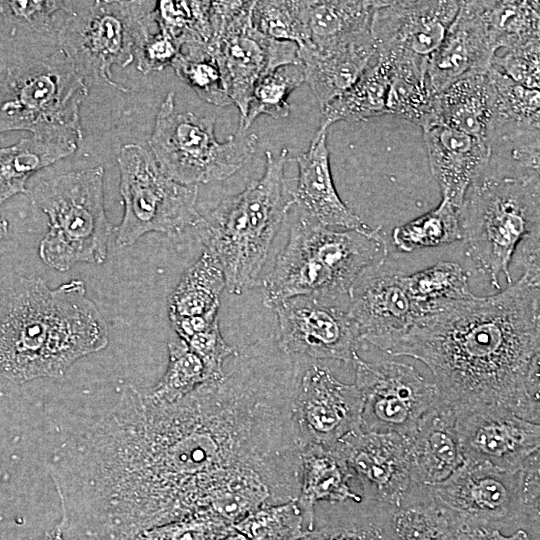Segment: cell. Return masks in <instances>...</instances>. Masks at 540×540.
I'll return each mask as SVG.
<instances>
[{
	"mask_svg": "<svg viewBox=\"0 0 540 540\" xmlns=\"http://www.w3.org/2000/svg\"><path fill=\"white\" fill-rule=\"evenodd\" d=\"M292 453L287 409L239 366L172 404L123 388L101 419L48 463L64 531L80 540H134L206 512L231 485L276 483Z\"/></svg>",
	"mask_w": 540,
	"mask_h": 540,
	"instance_id": "6da1fadb",
	"label": "cell"
},
{
	"mask_svg": "<svg viewBox=\"0 0 540 540\" xmlns=\"http://www.w3.org/2000/svg\"><path fill=\"white\" fill-rule=\"evenodd\" d=\"M386 353L423 362L455 412L500 406L540 423V268L420 315Z\"/></svg>",
	"mask_w": 540,
	"mask_h": 540,
	"instance_id": "7a4b0ae2",
	"label": "cell"
},
{
	"mask_svg": "<svg viewBox=\"0 0 540 540\" xmlns=\"http://www.w3.org/2000/svg\"><path fill=\"white\" fill-rule=\"evenodd\" d=\"M108 342L106 322L82 280L50 288L38 276L2 279L0 376L20 384L60 378Z\"/></svg>",
	"mask_w": 540,
	"mask_h": 540,
	"instance_id": "3957f363",
	"label": "cell"
},
{
	"mask_svg": "<svg viewBox=\"0 0 540 540\" xmlns=\"http://www.w3.org/2000/svg\"><path fill=\"white\" fill-rule=\"evenodd\" d=\"M288 154L287 148L278 155L266 151L263 175L200 215L192 227L221 265L231 294L260 283L272 242L294 206L293 182L284 173Z\"/></svg>",
	"mask_w": 540,
	"mask_h": 540,
	"instance_id": "277c9868",
	"label": "cell"
},
{
	"mask_svg": "<svg viewBox=\"0 0 540 540\" xmlns=\"http://www.w3.org/2000/svg\"><path fill=\"white\" fill-rule=\"evenodd\" d=\"M388 246L380 229L333 230L299 213L288 240L263 284V304L302 295L349 299L366 270L387 261Z\"/></svg>",
	"mask_w": 540,
	"mask_h": 540,
	"instance_id": "5b68a950",
	"label": "cell"
},
{
	"mask_svg": "<svg viewBox=\"0 0 540 540\" xmlns=\"http://www.w3.org/2000/svg\"><path fill=\"white\" fill-rule=\"evenodd\" d=\"M460 223L466 255L478 273L497 290L502 274L512 283L510 264L517 247L539 235V173L484 169L465 194Z\"/></svg>",
	"mask_w": 540,
	"mask_h": 540,
	"instance_id": "8992f818",
	"label": "cell"
},
{
	"mask_svg": "<svg viewBox=\"0 0 540 540\" xmlns=\"http://www.w3.org/2000/svg\"><path fill=\"white\" fill-rule=\"evenodd\" d=\"M32 198L48 217V230L38 247L44 264L65 272L78 263L105 262L115 228L105 211L102 166L44 180L35 186Z\"/></svg>",
	"mask_w": 540,
	"mask_h": 540,
	"instance_id": "52a82bcc",
	"label": "cell"
},
{
	"mask_svg": "<svg viewBox=\"0 0 540 540\" xmlns=\"http://www.w3.org/2000/svg\"><path fill=\"white\" fill-rule=\"evenodd\" d=\"M88 85L61 51L9 69L0 82V133L78 144L83 138L80 109Z\"/></svg>",
	"mask_w": 540,
	"mask_h": 540,
	"instance_id": "ba28073f",
	"label": "cell"
},
{
	"mask_svg": "<svg viewBox=\"0 0 540 540\" xmlns=\"http://www.w3.org/2000/svg\"><path fill=\"white\" fill-rule=\"evenodd\" d=\"M154 5L155 1H64L55 20L58 49L85 81H103L126 93L111 70L134 61L138 41L156 26Z\"/></svg>",
	"mask_w": 540,
	"mask_h": 540,
	"instance_id": "9c48e42d",
	"label": "cell"
},
{
	"mask_svg": "<svg viewBox=\"0 0 540 540\" xmlns=\"http://www.w3.org/2000/svg\"><path fill=\"white\" fill-rule=\"evenodd\" d=\"M258 141L257 134L240 130L219 141L215 117L178 112L169 92L159 106L149 150L169 178L197 186L234 175L254 156Z\"/></svg>",
	"mask_w": 540,
	"mask_h": 540,
	"instance_id": "30bf717a",
	"label": "cell"
},
{
	"mask_svg": "<svg viewBox=\"0 0 540 540\" xmlns=\"http://www.w3.org/2000/svg\"><path fill=\"white\" fill-rule=\"evenodd\" d=\"M431 488L462 523L524 529L539 536L540 454L516 470L463 461Z\"/></svg>",
	"mask_w": 540,
	"mask_h": 540,
	"instance_id": "8fae6325",
	"label": "cell"
},
{
	"mask_svg": "<svg viewBox=\"0 0 540 540\" xmlns=\"http://www.w3.org/2000/svg\"><path fill=\"white\" fill-rule=\"evenodd\" d=\"M117 162L124 204L122 220L115 228L118 247L132 246L151 232L172 235L194 226L200 217L198 186L169 178L150 150L139 144L123 145Z\"/></svg>",
	"mask_w": 540,
	"mask_h": 540,
	"instance_id": "7c38bea8",
	"label": "cell"
},
{
	"mask_svg": "<svg viewBox=\"0 0 540 540\" xmlns=\"http://www.w3.org/2000/svg\"><path fill=\"white\" fill-rule=\"evenodd\" d=\"M253 1H212L213 53L227 93L244 121L256 83L276 68L300 63L296 43L259 32L252 24ZM239 124V125H240Z\"/></svg>",
	"mask_w": 540,
	"mask_h": 540,
	"instance_id": "4fadbf2b",
	"label": "cell"
},
{
	"mask_svg": "<svg viewBox=\"0 0 540 540\" xmlns=\"http://www.w3.org/2000/svg\"><path fill=\"white\" fill-rule=\"evenodd\" d=\"M461 1H381L371 22L376 60L390 74H427L428 64L453 23Z\"/></svg>",
	"mask_w": 540,
	"mask_h": 540,
	"instance_id": "5bb4252c",
	"label": "cell"
},
{
	"mask_svg": "<svg viewBox=\"0 0 540 540\" xmlns=\"http://www.w3.org/2000/svg\"><path fill=\"white\" fill-rule=\"evenodd\" d=\"M361 399L360 430L407 436L438 400L436 385L412 365L395 360L351 363Z\"/></svg>",
	"mask_w": 540,
	"mask_h": 540,
	"instance_id": "9a60e30c",
	"label": "cell"
},
{
	"mask_svg": "<svg viewBox=\"0 0 540 540\" xmlns=\"http://www.w3.org/2000/svg\"><path fill=\"white\" fill-rule=\"evenodd\" d=\"M273 309L278 322L276 346L290 357L352 363L364 342L349 312V299L302 295Z\"/></svg>",
	"mask_w": 540,
	"mask_h": 540,
	"instance_id": "2e32d148",
	"label": "cell"
},
{
	"mask_svg": "<svg viewBox=\"0 0 540 540\" xmlns=\"http://www.w3.org/2000/svg\"><path fill=\"white\" fill-rule=\"evenodd\" d=\"M357 386L338 380L319 360L298 358L291 413L300 446L332 445L360 430Z\"/></svg>",
	"mask_w": 540,
	"mask_h": 540,
	"instance_id": "e0dca14e",
	"label": "cell"
},
{
	"mask_svg": "<svg viewBox=\"0 0 540 540\" xmlns=\"http://www.w3.org/2000/svg\"><path fill=\"white\" fill-rule=\"evenodd\" d=\"M463 461L522 468L540 454V424L500 406L455 412Z\"/></svg>",
	"mask_w": 540,
	"mask_h": 540,
	"instance_id": "ac0fdd59",
	"label": "cell"
},
{
	"mask_svg": "<svg viewBox=\"0 0 540 540\" xmlns=\"http://www.w3.org/2000/svg\"><path fill=\"white\" fill-rule=\"evenodd\" d=\"M352 474V488L368 501L396 507L417 485L411 476L406 436L352 432L336 442Z\"/></svg>",
	"mask_w": 540,
	"mask_h": 540,
	"instance_id": "d6986e66",
	"label": "cell"
},
{
	"mask_svg": "<svg viewBox=\"0 0 540 540\" xmlns=\"http://www.w3.org/2000/svg\"><path fill=\"white\" fill-rule=\"evenodd\" d=\"M403 275L384 262L362 273L349 294V312L362 340L384 352L420 316Z\"/></svg>",
	"mask_w": 540,
	"mask_h": 540,
	"instance_id": "ffe728a7",
	"label": "cell"
},
{
	"mask_svg": "<svg viewBox=\"0 0 540 540\" xmlns=\"http://www.w3.org/2000/svg\"><path fill=\"white\" fill-rule=\"evenodd\" d=\"M496 52L478 1H461L453 23L429 61L427 76L432 88L440 94L467 75L487 71Z\"/></svg>",
	"mask_w": 540,
	"mask_h": 540,
	"instance_id": "44dd1931",
	"label": "cell"
},
{
	"mask_svg": "<svg viewBox=\"0 0 540 540\" xmlns=\"http://www.w3.org/2000/svg\"><path fill=\"white\" fill-rule=\"evenodd\" d=\"M298 176L293 185L299 212L326 227H368L340 198L330 169L327 131H317L307 151L296 158Z\"/></svg>",
	"mask_w": 540,
	"mask_h": 540,
	"instance_id": "7402d4cb",
	"label": "cell"
},
{
	"mask_svg": "<svg viewBox=\"0 0 540 540\" xmlns=\"http://www.w3.org/2000/svg\"><path fill=\"white\" fill-rule=\"evenodd\" d=\"M305 82L320 107L348 90L376 60L371 30L321 48L299 47Z\"/></svg>",
	"mask_w": 540,
	"mask_h": 540,
	"instance_id": "603a6c76",
	"label": "cell"
},
{
	"mask_svg": "<svg viewBox=\"0 0 540 540\" xmlns=\"http://www.w3.org/2000/svg\"><path fill=\"white\" fill-rule=\"evenodd\" d=\"M423 138L442 199L461 208L468 188L488 164L487 142L443 125L424 130Z\"/></svg>",
	"mask_w": 540,
	"mask_h": 540,
	"instance_id": "cb8c5ba5",
	"label": "cell"
},
{
	"mask_svg": "<svg viewBox=\"0 0 540 540\" xmlns=\"http://www.w3.org/2000/svg\"><path fill=\"white\" fill-rule=\"evenodd\" d=\"M411 476L416 484L434 486L462 463L455 411L437 400L406 436Z\"/></svg>",
	"mask_w": 540,
	"mask_h": 540,
	"instance_id": "d4e9b609",
	"label": "cell"
},
{
	"mask_svg": "<svg viewBox=\"0 0 540 540\" xmlns=\"http://www.w3.org/2000/svg\"><path fill=\"white\" fill-rule=\"evenodd\" d=\"M351 483L352 474L336 443L300 446V491L296 501L308 531L314 527L317 503L363 500Z\"/></svg>",
	"mask_w": 540,
	"mask_h": 540,
	"instance_id": "484cf974",
	"label": "cell"
},
{
	"mask_svg": "<svg viewBox=\"0 0 540 540\" xmlns=\"http://www.w3.org/2000/svg\"><path fill=\"white\" fill-rule=\"evenodd\" d=\"M493 103L494 85L489 69L467 75L439 94L438 125L486 141L493 115Z\"/></svg>",
	"mask_w": 540,
	"mask_h": 540,
	"instance_id": "4316f807",
	"label": "cell"
},
{
	"mask_svg": "<svg viewBox=\"0 0 540 540\" xmlns=\"http://www.w3.org/2000/svg\"><path fill=\"white\" fill-rule=\"evenodd\" d=\"M381 1H300L304 42L299 47L321 48L371 30Z\"/></svg>",
	"mask_w": 540,
	"mask_h": 540,
	"instance_id": "83f0119b",
	"label": "cell"
},
{
	"mask_svg": "<svg viewBox=\"0 0 540 540\" xmlns=\"http://www.w3.org/2000/svg\"><path fill=\"white\" fill-rule=\"evenodd\" d=\"M489 73L494 85V103L487 144L539 136V90L522 86L491 66Z\"/></svg>",
	"mask_w": 540,
	"mask_h": 540,
	"instance_id": "f1b7e54d",
	"label": "cell"
},
{
	"mask_svg": "<svg viewBox=\"0 0 540 540\" xmlns=\"http://www.w3.org/2000/svg\"><path fill=\"white\" fill-rule=\"evenodd\" d=\"M460 518L433 494L431 486L415 485L394 507L393 540H454Z\"/></svg>",
	"mask_w": 540,
	"mask_h": 540,
	"instance_id": "f546056e",
	"label": "cell"
},
{
	"mask_svg": "<svg viewBox=\"0 0 540 540\" xmlns=\"http://www.w3.org/2000/svg\"><path fill=\"white\" fill-rule=\"evenodd\" d=\"M332 505L319 526L297 540H393V506L368 500Z\"/></svg>",
	"mask_w": 540,
	"mask_h": 540,
	"instance_id": "4dcf8cb0",
	"label": "cell"
},
{
	"mask_svg": "<svg viewBox=\"0 0 540 540\" xmlns=\"http://www.w3.org/2000/svg\"><path fill=\"white\" fill-rule=\"evenodd\" d=\"M78 144L31 136L0 148V205L11 197L27 193L26 183L37 171L64 159Z\"/></svg>",
	"mask_w": 540,
	"mask_h": 540,
	"instance_id": "1f68e13d",
	"label": "cell"
},
{
	"mask_svg": "<svg viewBox=\"0 0 540 540\" xmlns=\"http://www.w3.org/2000/svg\"><path fill=\"white\" fill-rule=\"evenodd\" d=\"M225 275L206 249L181 276L168 299L169 319L205 316L218 312Z\"/></svg>",
	"mask_w": 540,
	"mask_h": 540,
	"instance_id": "d6a6232c",
	"label": "cell"
},
{
	"mask_svg": "<svg viewBox=\"0 0 540 540\" xmlns=\"http://www.w3.org/2000/svg\"><path fill=\"white\" fill-rule=\"evenodd\" d=\"M389 84L388 68L376 60L348 90L321 108L317 131H327L339 121H366L387 114Z\"/></svg>",
	"mask_w": 540,
	"mask_h": 540,
	"instance_id": "836d02e7",
	"label": "cell"
},
{
	"mask_svg": "<svg viewBox=\"0 0 540 540\" xmlns=\"http://www.w3.org/2000/svg\"><path fill=\"white\" fill-rule=\"evenodd\" d=\"M478 5L496 51L540 40L538 1H478Z\"/></svg>",
	"mask_w": 540,
	"mask_h": 540,
	"instance_id": "e575fe53",
	"label": "cell"
},
{
	"mask_svg": "<svg viewBox=\"0 0 540 540\" xmlns=\"http://www.w3.org/2000/svg\"><path fill=\"white\" fill-rule=\"evenodd\" d=\"M403 282L420 315L443 304L474 296L469 287V274L452 261H442L412 274H404Z\"/></svg>",
	"mask_w": 540,
	"mask_h": 540,
	"instance_id": "d590c367",
	"label": "cell"
},
{
	"mask_svg": "<svg viewBox=\"0 0 540 540\" xmlns=\"http://www.w3.org/2000/svg\"><path fill=\"white\" fill-rule=\"evenodd\" d=\"M392 240L406 253L461 241L460 208L442 199L435 209L395 227Z\"/></svg>",
	"mask_w": 540,
	"mask_h": 540,
	"instance_id": "8d00e7d4",
	"label": "cell"
},
{
	"mask_svg": "<svg viewBox=\"0 0 540 540\" xmlns=\"http://www.w3.org/2000/svg\"><path fill=\"white\" fill-rule=\"evenodd\" d=\"M438 97L427 74L392 73L386 102L387 114L408 120L424 131L438 125Z\"/></svg>",
	"mask_w": 540,
	"mask_h": 540,
	"instance_id": "74e56055",
	"label": "cell"
},
{
	"mask_svg": "<svg viewBox=\"0 0 540 540\" xmlns=\"http://www.w3.org/2000/svg\"><path fill=\"white\" fill-rule=\"evenodd\" d=\"M210 381L201 358L181 339L168 342V365L160 380L144 389L156 404H172Z\"/></svg>",
	"mask_w": 540,
	"mask_h": 540,
	"instance_id": "f35d334b",
	"label": "cell"
},
{
	"mask_svg": "<svg viewBox=\"0 0 540 540\" xmlns=\"http://www.w3.org/2000/svg\"><path fill=\"white\" fill-rule=\"evenodd\" d=\"M152 17L182 48L211 42V1H155Z\"/></svg>",
	"mask_w": 540,
	"mask_h": 540,
	"instance_id": "ab89813d",
	"label": "cell"
},
{
	"mask_svg": "<svg viewBox=\"0 0 540 540\" xmlns=\"http://www.w3.org/2000/svg\"><path fill=\"white\" fill-rule=\"evenodd\" d=\"M304 82L301 62L280 66L264 75L253 89L246 117L239 130H247L261 115L275 119L288 117L291 110L288 98Z\"/></svg>",
	"mask_w": 540,
	"mask_h": 540,
	"instance_id": "60d3db41",
	"label": "cell"
},
{
	"mask_svg": "<svg viewBox=\"0 0 540 540\" xmlns=\"http://www.w3.org/2000/svg\"><path fill=\"white\" fill-rule=\"evenodd\" d=\"M184 47L186 51H181L171 64L178 78L204 101L216 106L231 105L221 70L209 46L190 44Z\"/></svg>",
	"mask_w": 540,
	"mask_h": 540,
	"instance_id": "b9f144b4",
	"label": "cell"
},
{
	"mask_svg": "<svg viewBox=\"0 0 540 540\" xmlns=\"http://www.w3.org/2000/svg\"><path fill=\"white\" fill-rule=\"evenodd\" d=\"M234 526L250 540H297L308 531L296 500L262 507Z\"/></svg>",
	"mask_w": 540,
	"mask_h": 540,
	"instance_id": "7bdbcfd3",
	"label": "cell"
},
{
	"mask_svg": "<svg viewBox=\"0 0 540 540\" xmlns=\"http://www.w3.org/2000/svg\"><path fill=\"white\" fill-rule=\"evenodd\" d=\"M251 21L259 32L270 38L293 42L298 47L304 42L300 1H253Z\"/></svg>",
	"mask_w": 540,
	"mask_h": 540,
	"instance_id": "ee69618b",
	"label": "cell"
},
{
	"mask_svg": "<svg viewBox=\"0 0 540 540\" xmlns=\"http://www.w3.org/2000/svg\"><path fill=\"white\" fill-rule=\"evenodd\" d=\"M540 42H533L495 54L491 67L512 81L530 89L540 87Z\"/></svg>",
	"mask_w": 540,
	"mask_h": 540,
	"instance_id": "f6af8a7d",
	"label": "cell"
},
{
	"mask_svg": "<svg viewBox=\"0 0 540 540\" xmlns=\"http://www.w3.org/2000/svg\"><path fill=\"white\" fill-rule=\"evenodd\" d=\"M182 47L168 33L158 29L149 31L138 41L134 60L137 69L143 74L161 71L171 66L181 53Z\"/></svg>",
	"mask_w": 540,
	"mask_h": 540,
	"instance_id": "bcb514c9",
	"label": "cell"
},
{
	"mask_svg": "<svg viewBox=\"0 0 540 540\" xmlns=\"http://www.w3.org/2000/svg\"><path fill=\"white\" fill-rule=\"evenodd\" d=\"M64 1L25 0L0 1V15L24 22L37 31L55 32V20Z\"/></svg>",
	"mask_w": 540,
	"mask_h": 540,
	"instance_id": "7dc6e473",
	"label": "cell"
},
{
	"mask_svg": "<svg viewBox=\"0 0 540 540\" xmlns=\"http://www.w3.org/2000/svg\"><path fill=\"white\" fill-rule=\"evenodd\" d=\"M454 540H539V536L524 529L515 530L511 535H505L494 527L461 523Z\"/></svg>",
	"mask_w": 540,
	"mask_h": 540,
	"instance_id": "c3c4849f",
	"label": "cell"
},
{
	"mask_svg": "<svg viewBox=\"0 0 540 540\" xmlns=\"http://www.w3.org/2000/svg\"><path fill=\"white\" fill-rule=\"evenodd\" d=\"M34 540H65L63 528L59 523L53 529L46 531L41 537Z\"/></svg>",
	"mask_w": 540,
	"mask_h": 540,
	"instance_id": "681fc988",
	"label": "cell"
},
{
	"mask_svg": "<svg viewBox=\"0 0 540 540\" xmlns=\"http://www.w3.org/2000/svg\"><path fill=\"white\" fill-rule=\"evenodd\" d=\"M7 234H8V222L0 214V241H2L6 237Z\"/></svg>",
	"mask_w": 540,
	"mask_h": 540,
	"instance_id": "f907efd6",
	"label": "cell"
},
{
	"mask_svg": "<svg viewBox=\"0 0 540 540\" xmlns=\"http://www.w3.org/2000/svg\"><path fill=\"white\" fill-rule=\"evenodd\" d=\"M1 281H2V279H0V288H1Z\"/></svg>",
	"mask_w": 540,
	"mask_h": 540,
	"instance_id": "816d5d0a",
	"label": "cell"
}]
</instances>
